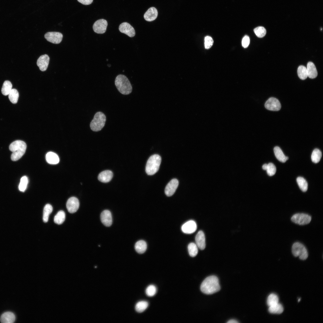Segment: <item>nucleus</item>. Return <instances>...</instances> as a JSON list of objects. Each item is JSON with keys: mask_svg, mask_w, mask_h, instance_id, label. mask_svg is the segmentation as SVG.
Listing matches in <instances>:
<instances>
[{"mask_svg": "<svg viewBox=\"0 0 323 323\" xmlns=\"http://www.w3.org/2000/svg\"><path fill=\"white\" fill-rule=\"evenodd\" d=\"M220 289L218 278L214 275L205 278L200 286L201 291L206 294H211L219 291Z\"/></svg>", "mask_w": 323, "mask_h": 323, "instance_id": "nucleus-1", "label": "nucleus"}, {"mask_svg": "<svg viewBox=\"0 0 323 323\" xmlns=\"http://www.w3.org/2000/svg\"><path fill=\"white\" fill-rule=\"evenodd\" d=\"M26 147V144L22 141L16 140L11 143L9 148L12 152L11 156L12 160L15 161L20 159L25 154Z\"/></svg>", "mask_w": 323, "mask_h": 323, "instance_id": "nucleus-2", "label": "nucleus"}, {"mask_svg": "<svg viewBox=\"0 0 323 323\" xmlns=\"http://www.w3.org/2000/svg\"><path fill=\"white\" fill-rule=\"evenodd\" d=\"M115 85L118 90L122 94L129 95L132 92L131 83L127 78L124 75L119 74L116 77Z\"/></svg>", "mask_w": 323, "mask_h": 323, "instance_id": "nucleus-3", "label": "nucleus"}, {"mask_svg": "<svg viewBox=\"0 0 323 323\" xmlns=\"http://www.w3.org/2000/svg\"><path fill=\"white\" fill-rule=\"evenodd\" d=\"M161 162V158L159 155L154 154L150 156L146 164V173L149 175L155 174L158 171Z\"/></svg>", "mask_w": 323, "mask_h": 323, "instance_id": "nucleus-4", "label": "nucleus"}, {"mask_svg": "<svg viewBox=\"0 0 323 323\" xmlns=\"http://www.w3.org/2000/svg\"><path fill=\"white\" fill-rule=\"evenodd\" d=\"M106 121V116L103 113L101 112H96L90 124L91 129L94 132L101 130L104 127Z\"/></svg>", "mask_w": 323, "mask_h": 323, "instance_id": "nucleus-5", "label": "nucleus"}, {"mask_svg": "<svg viewBox=\"0 0 323 323\" xmlns=\"http://www.w3.org/2000/svg\"><path fill=\"white\" fill-rule=\"evenodd\" d=\"M292 253L293 255L296 257L298 256L302 260H305L308 256L307 250L305 246L299 242H295L292 246Z\"/></svg>", "mask_w": 323, "mask_h": 323, "instance_id": "nucleus-6", "label": "nucleus"}, {"mask_svg": "<svg viewBox=\"0 0 323 323\" xmlns=\"http://www.w3.org/2000/svg\"><path fill=\"white\" fill-rule=\"evenodd\" d=\"M311 220V217L307 214L297 213L294 214L291 218V221L300 225H305L309 223Z\"/></svg>", "mask_w": 323, "mask_h": 323, "instance_id": "nucleus-7", "label": "nucleus"}, {"mask_svg": "<svg viewBox=\"0 0 323 323\" xmlns=\"http://www.w3.org/2000/svg\"><path fill=\"white\" fill-rule=\"evenodd\" d=\"M44 36L48 41L54 44H57L61 42L63 35L59 32H50L46 33Z\"/></svg>", "mask_w": 323, "mask_h": 323, "instance_id": "nucleus-8", "label": "nucleus"}, {"mask_svg": "<svg viewBox=\"0 0 323 323\" xmlns=\"http://www.w3.org/2000/svg\"><path fill=\"white\" fill-rule=\"evenodd\" d=\"M265 107L266 109L269 110L278 111L280 109L281 106L277 99L271 97L266 101L265 104Z\"/></svg>", "mask_w": 323, "mask_h": 323, "instance_id": "nucleus-9", "label": "nucleus"}, {"mask_svg": "<svg viewBox=\"0 0 323 323\" xmlns=\"http://www.w3.org/2000/svg\"><path fill=\"white\" fill-rule=\"evenodd\" d=\"M107 25V22L106 20L100 19L96 21L94 24L93 30L97 33L102 34L106 32Z\"/></svg>", "mask_w": 323, "mask_h": 323, "instance_id": "nucleus-10", "label": "nucleus"}, {"mask_svg": "<svg viewBox=\"0 0 323 323\" xmlns=\"http://www.w3.org/2000/svg\"><path fill=\"white\" fill-rule=\"evenodd\" d=\"M79 206V202L76 197H72L69 198L66 203V207L68 211L71 213L75 212Z\"/></svg>", "mask_w": 323, "mask_h": 323, "instance_id": "nucleus-11", "label": "nucleus"}, {"mask_svg": "<svg viewBox=\"0 0 323 323\" xmlns=\"http://www.w3.org/2000/svg\"><path fill=\"white\" fill-rule=\"evenodd\" d=\"M179 185V181L176 179H172L167 185L165 189V194L168 196H172L175 192Z\"/></svg>", "mask_w": 323, "mask_h": 323, "instance_id": "nucleus-12", "label": "nucleus"}, {"mask_svg": "<svg viewBox=\"0 0 323 323\" xmlns=\"http://www.w3.org/2000/svg\"><path fill=\"white\" fill-rule=\"evenodd\" d=\"M119 31L129 36L132 37L135 35V31L134 28L129 23L124 22L121 24L119 27Z\"/></svg>", "mask_w": 323, "mask_h": 323, "instance_id": "nucleus-13", "label": "nucleus"}, {"mask_svg": "<svg viewBox=\"0 0 323 323\" xmlns=\"http://www.w3.org/2000/svg\"><path fill=\"white\" fill-rule=\"evenodd\" d=\"M181 228L183 232L185 233L192 234L196 231L197 229L196 224L194 221L189 220L183 224Z\"/></svg>", "mask_w": 323, "mask_h": 323, "instance_id": "nucleus-14", "label": "nucleus"}, {"mask_svg": "<svg viewBox=\"0 0 323 323\" xmlns=\"http://www.w3.org/2000/svg\"><path fill=\"white\" fill-rule=\"evenodd\" d=\"M50 58L47 54L41 56L37 61V65L42 71H46L48 68Z\"/></svg>", "mask_w": 323, "mask_h": 323, "instance_id": "nucleus-15", "label": "nucleus"}, {"mask_svg": "<svg viewBox=\"0 0 323 323\" xmlns=\"http://www.w3.org/2000/svg\"><path fill=\"white\" fill-rule=\"evenodd\" d=\"M101 221L106 226H110L112 223V217L111 212L108 210H105L101 213L100 216Z\"/></svg>", "mask_w": 323, "mask_h": 323, "instance_id": "nucleus-16", "label": "nucleus"}, {"mask_svg": "<svg viewBox=\"0 0 323 323\" xmlns=\"http://www.w3.org/2000/svg\"><path fill=\"white\" fill-rule=\"evenodd\" d=\"M196 244L200 249H204L205 247V237L204 232L199 231L197 234L195 238Z\"/></svg>", "mask_w": 323, "mask_h": 323, "instance_id": "nucleus-17", "label": "nucleus"}, {"mask_svg": "<svg viewBox=\"0 0 323 323\" xmlns=\"http://www.w3.org/2000/svg\"><path fill=\"white\" fill-rule=\"evenodd\" d=\"M158 11L154 7L149 8L145 12L144 15L145 19L149 22L155 20L158 16Z\"/></svg>", "mask_w": 323, "mask_h": 323, "instance_id": "nucleus-18", "label": "nucleus"}, {"mask_svg": "<svg viewBox=\"0 0 323 323\" xmlns=\"http://www.w3.org/2000/svg\"><path fill=\"white\" fill-rule=\"evenodd\" d=\"M113 174L112 171L110 170H106L100 173L98 176L99 181L107 183L109 182L112 179Z\"/></svg>", "mask_w": 323, "mask_h": 323, "instance_id": "nucleus-19", "label": "nucleus"}, {"mask_svg": "<svg viewBox=\"0 0 323 323\" xmlns=\"http://www.w3.org/2000/svg\"><path fill=\"white\" fill-rule=\"evenodd\" d=\"M15 319V315L10 312L4 313L0 317L1 322L3 323H12L14 322Z\"/></svg>", "mask_w": 323, "mask_h": 323, "instance_id": "nucleus-20", "label": "nucleus"}, {"mask_svg": "<svg viewBox=\"0 0 323 323\" xmlns=\"http://www.w3.org/2000/svg\"><path fill=\"white\" fill-rule=\"evenodd\" d=\"M45 158L47 162L51 164H57L60 161L59 158L57 155L52 152H48L46 155Z\"/></svg>", "mask_w": 323, "mask_h": 323, "instance_id": "nucleus-21", "label": "nucleus"}, {"mask_svg": "<svg viewBox=\"0 0 323 323\" xmlns=\"http://www.w3.org/2000/svg\"><path fill=\"white\" fill-rule=\"evenodd\" d=\"M307 70L308 77L310 78L313 79L316 78L317 76V71L316 67L314 64L312 62H309L307 65Z\"/></svg>", "mask_w": 323, "mask_h": 323, "instance_id": "nucleus-22", "label": "nucleus"}, {"mask_svg": "<svg viewBox=\"0 0 323 323\" xmlns=\"http://www.w3.org/2000/svg\"><path fill=\"white\" fill-rule=\"evenodd\" d=\"M274 152L276 157L279 161L284 163L288 159V157L285 156L279 147H275L274 148Z\"/></svg>", "mask_w": 323, "mask_h": 323, "instance_id": "nucleus-23", "label": "nucleus"}, {"mask_svg": "<svg viewBox=\"0 0 323 323\" xmlns=\"http://www.w3.org/2000/svg\"><path fill=\"white\" fill-rule=\"evenodd\" d=\"M147 248V244L144 240H141L138 241L135 245V248L136 251L139 254L144 253Z\"/></svg>", "mask_w": 323, "mask_h": 323, "instance_id": "nucleus-24", "label": "nucleus"}, {"mask_svg": "<svg viewBox=\"0 0 323 323\" xmlns=\"http://www.w3.org/2000/svg\"><path fill=\"white\" fill-rule=\"evenodd\" d=\"M283 306L278 303L269 307L268 309L269 312L272 314H280L283 313Z\"/></svg>", "mask_w": 323, "mask_h": 323, "instance_id": "nucleus-25", "label": "nucleus"}, {"mask_svg": "<svg viewBox=\"0 0 323 323\" xmlns=\"http://www.w3.org/2000/svg\"><path fill=\"white\" fill-rule=\"evenodd\" d=\"M53 211V208L50 204H48L45 206L43 212V220L45 223L47 222L48 220L49 215Z\"/></svg>", "mask_w": 323, "mask_h": 323, "instance_id": "nucleus-26", "label": "nucleus"}, {"mask_svg": "<svg viewBox=\"0 0 323 323\" xmlns=\"http://www.w3.org/2000/svg\"><path fill=\"white\" fill-rule=\"evenodd\" d=\"M12 85L10 81H5L1 89V92L3 95L6 96L8 95L12 89Z\"/></svg>", "mask_w": 323, "mask_h": 323, "instance_id": "nucleus-27", "label": "nucleus"}, {"mask_svg": "<svg viewBox=\"0 0 323 323\" xmlns=\"http://www.w3.org/2000/svg\"><path fill=\"white\" fill-rule=\"evenodd\" d=\"M65 219V214L64 212L63 211H60L55 216L54 221L55 223L60 225L63 223Z\"/></svg>", "mask_w": 323, "mask_h": 323, "instance_id": "nucleus-28", "label": "nucleus"}, {"mask_svg": "<svg viewBox=\"0 0 323 323\" xmlns=\"http://www.w3.org/2000/svg\"><path fill=\"white\" fill-rule=\"evenodd\" d=\"M322 156V153L321 151L318 149H315L313 151L311 159L313 163H317L320 161Z\"/></svg>", "mask_w": 323, "mask_h": 323, "instance_id": "nucleus-29", "label": "nucleus"}, {"mask_svg": "<svg viewBox=\"0 0 323 323\" xmlns=\"http://www.w3.org/2000/svg\"><path fill=\"white\" fill-rule=\"evenodd\" d=\"M298 185L303 192H306L308 188V184L306 180L302 177H298L296 179Z\"/></svg>", "mask_w": 323, "mask_h": 323, "instance_id": "nucleus-30", "label": "nucleus"}, {"mask_svg": "<svg viewBox=\"0 0 323 323\" xmlns=\"http://www.w3.org/2000/svg\"><path fill=\"white\" fill-rule=\"evenodd\" d=\"M9 100L13 103H16L18 99L19 93L17 90L15 89H12L9 94Z\"/></svg>", "mask_w": 323, "mask_h": 323, "instance_id": "nucleus-31", "label": "nucleus"}, {"mask_svg": "<svg viewBox=\"0 0 323 323\" xmlns=\"http://www.w3.org/2000/svg\"><path fill=\"white\" fill-rule=\"evenodd\" d=\"M297 73L299 77L301 80H305L308 77L307 68L303 65H301L298 67Z\"/></svg>", "mask_w": 323, "mask_h": 323, "instance_id": "nucleus-32", "label": "nucleus"}, {"mask_svg": "<svg viewBox=\"0 0 323 323\" xmlns=\"http://www.w3.org/2000/svg\"><path fill=\"white\" fill-rule=\"evenodd\" d=\"M148 303L145 301H141L138 302L135 306L136 311L139 313L144 312L148 307Z\"/></svg>", "mask_w": 323, "mask_h": 323, "instance_id": "nucleus-33", "label": "nucleus"}, {"mask_svg": "<svg viewBox=\"0 0 323 323\" xmlns=\"http://www.w3.org/2000/svg\"><path fill=\"white\" fill-rule=\"evenodd\" d=\"M188 250L190 255L191 257H194L198 254V247L196 244L194 243H190L188 246Z\"/></svg>", "mask_w": 323, "mask_h": 323, "instance_id": "nucleus-34", "label": "nucleus"}, {"mask_svg": "<svg viewBox=\"0 0 323 323\" xmlns=\"http://www.w3.org/2000/svg\"><path fill=\"white\" fill-rule=\"evenodd\" d=\"M279 298L278 296L274 293L270 294L268 297L267 303L268 306L274 305L278 303Z\"/></svg>", "mask_w": 323, "mask_h": 323, "instance_id": "nucleus-35", "label": "nucleus"}, {"mask_svg": "<svg viewBox=\"0 0 323 323\" xmlns=\"http://www.w3.org/2000/svg\"><path fill=\"white\" fill-rule=\"evenodd\" d=\"M28 183V179L26 176L22 177L20 179L19 188L20 191L24 192L26 189Z\"/></svg>", "mask_w": 323, "mask_h": 323, "instance_id": "nucleus-36", "label": "nucleus"}, {"mask_svg": "<svg viewBox=\"0 0 323 323\" xmlns=\"http://www.w3.org/2000/svg\"><path fill=\"white\" fill-rule=\"evenodd\" d=\"M256 35L259 38L264 37L266 33L265 28L262 26H259L255 28L254 30Z\"/></svg>", "mask_w": 323, "mask_h": 323, "instance_id": "nucleus-37", "label": "nucleus"}, {"mask_svg": "<svg viewBox=\"0 0 323 323\" xmlns=\"http://www.w3.org/2000/svg\"><path fill=\"white\" fill-rule=\"evenodd\" d=\"M156 291L157 289L155 286L153 285H150L147 288L145 292L148 296L152 297L155 295Z\"/></svg>", "mask_w": 323, "mask_h": 323, "instance_id": "nucleus-38", "label": "nucleus"}, {"mask_svg": "<svg viewBox=\"0 0 323 323\" xmlns=\"http://www.w3.org/2000/svg\"><path fill=\"white\" fill-rule=\"evenodd\" d=\"M276 170V167L273 163H269L268 164L266 170L269 176H272L274 175L275 173Z\"/></svg>", "mask_w": 323, "mask_h": 323, "instance_id": "nucleus-39", "label": "nucleus"}, {"mask_svg": "<svg viewBox=\"0 0 323 323\" xmlns=\"http://www.w3.org/2000/svg\"><path fill=\"white\" fill-rule=\"evenodd\" d=\"M214 41L210 36H207L205 38V46L206 49H208L212 46Z\"/></svg>", "mask_w": 323, "mask_h": 323, "instance_id": "nucleus-40", "label": "nucleus"}, {"mask_svg": "<svg viewBox=\"0 0 323 323\" xmlns=\"http://www.w3.org/2000/svg\"><path fill=\"white\" fill-rule=\"evenodd\" d=\"M250 42L249 37L247 35H245L243 38L242 41V46L244 48H246L249 46Z\"/></svg>", "mask_w": 323, "mask_h": 323, "instance_id": "nucleus-41", "label": "nucleus"}, {"mask_svg": "<svg viewBox=\"0 0 323 323\" xmlns=\"http://www.w3.org/2000/svg\"><path fill=\"white\" fill-rule=\"evenodd\" d=\"M78 1L84 5H87L91 4L93 0H77Z\"/></svg>", "mask_w": 323, "mask_h": 323, "instance_id": "nucleus-42", "label": "nucleus"}, {"mask_svg": "<svg viewBox=\"0 0 323 323\" xmlns=\"http://www.w3.org/2000/svg\"><path fill=\"white\" fill-rule=\"evenodd\" d=\"M227 323H238L236 320L234 319H231L228 321Z\"/></svg>", "mask_w": 323, "mask_h": 323, "instance_id": "nucleus-43", "label": "nucleus"}, {"mask_svg": "<svg viewBox=\"0 0 323 323\" xmlns=\"http://www.w3.org/2000/svg\"><path fill=\"white\" fill-rule=\"evenodd\" d=\"M267 166H268V164H264L263 165L262 167L263 169V170H266L267 169Z\"/></svg>", "mask_w": 323, "mask_h": 323, "instance_id": "nucleus-44", "label": "nucleus"}]
</instances>
